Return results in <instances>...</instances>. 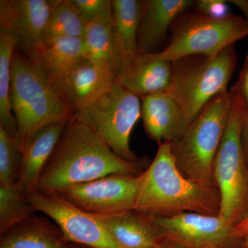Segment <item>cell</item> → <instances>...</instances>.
I'll return each mask as SVG.
<instances>
[{
  "label": "cell",
  "instance_id": "cell-6",
  "mask_svg": "<svg viewBox=\"0 0 248 248\" xmlns=\"http://www.w3.org/2000/svg\"><path fill=\"white\" fill-rule=\"evenodd\" d=\"M236 63L234 45L217 56L190 55L172 62V78L166 91L182 107L188 125L212 99L228 91Z\"/></svg>",
  "mask_w": 248,
  "mask_h": 248
},
{
  "label": "cell",
  "instance_id": "cell-20",
  "mask_svg": "<svg viewBox=\"0 0 248 248\" xmlns=\"http://www.w3.org/2000/svg\"><path fill=\"white\" fill-rule=\"evenodd\" d=\"M26 55L45 72L51 81L84 58V39L70 37L53 39L42 42Z\"/></svg>",
  "mask_w": 248,
  "mask_h": 248
},
{
  "label": "cell",
  "instance_id": "cell-8",
  "mask_svg": "<svg viewBox=\"0 0 248 248\" xmlns=\"http://www.w3.org/2000/svg\"><path fill=\"white\" fill-rule=\"evenodd\" d=\"M170 32L169 45L158 52L161 58L173 62L190 55L215 57L248 37V22L244 16L233 14L214 18L187 11L175 19Z\"/></svg>",
  "mask_w": 248,
  "mask_h": 248
},
{
  "label": "cell",
  "instance_id": "cell-26",
  "mask_svg": "<svg viewBox=\"0 0 248 248\" xmlns=\"http://www.w3.org/2000/svg\"><path fill=\"white\" fill-rule=\"evenodd\" d=\"M21 162L22 154L17 140L0 126V185L17 184Z\"/></svg>",
  "mask_w": 248,
  "mask_h": 248
},
{
  "label": "cell",
  "instance_id": "cell-16",
  "mask_svg": "<svg viewBox=\"0 0 248 248\" xmlns=\"http://www.w3.org/2000/svg\"><path fill=\"white\" fill-rule=\"evenodd\" d=\"M141 117L145 131L159 144L171 143L188 126L185 112L166 91L141 98Z\"/></svg>",
  "mask_w": 248,
  "mask_h": 248
},
{
  "label": "cell",
  "instance_id": "cell-15",
  "mask_svg": "<svg viewBox=\"0 0 248 248\" xmlns=\"http://www.w3.org/2000/svg\"><path fill=\"white\" fill-rule=\"evenodd\" d=\"M94 216L123 248H159L168 239L151 216L135 210Z\"/></svg>",
  "mask_w": 248,
  "mask_h": 248
},
{
  "label": "cell",
  "instance_id": "cell-1",
  "mask_svg": "<svg viewBox=\"0 0 248 248\" xmlns=\"http://www.w3.org/2000/svg\"><path fill=\"white\" fill-rule=\"evenodd\" d=\"M145 164L143 159H121L91 129L73 120L66 125L35 191L58 192L110 174L140 175Z\"/></svg>",
  "mask_w": 248,
  "mask_h": 248
},
{
  "label": "cell",
  "instance_id": "cell-9",
  "mask_svg": "<svg viewBox=\"0 0 248 248\" xmlns=\"http://www.w3.org/2000/svg\"><path fill=\"white\" fill-rule=\"evenodd\" d=\"M28 197L36 212L51 218L73 244L88 248H123L94 215L76 208L60 194L33 191Z\"/></svg>",
  "mask_w": 248,
  "mask_h": 248
},
{
  "label": "cell",
  "instance_id": "cell-17",
  "mask_svg": "<svg viewBox=\"0 0 248 248\" xmlns=\"http://www.w3.org/2000/svg\"><path fill=\"white\" fill-rule=\"evenodd\" d=\"M192 0H143L138 34L139 51L156 53L181 14L193 9Z\"/></svg>",
  "mask_w": 248,
  "mask_h": 248
},
{
  "label": "cell",
  "instance_id": "cell-34",
  "mask_svg": "<svg viewBox=\"0 0 248 248\" xmlns=\"http://www.w3.org/2000/svg\"><path fill=\"white\" fill-rule=\"evenodd\" d=\"M245 241V246H246V248H248V236H246L244 239Z\"/></svg>",
  "mask_w": 248,
  "mask_h": 248
},
{
  "label": "cell",
  "instance_id": "cell-13",
  "mask_svg": "<svg viewBox=\"0 0 248 248\" xmlns=\"http://www.w3.org/2000/svg\"><path fill=\"white\" fill-rule=\"evenodd\" d=\"M116 79L86 58H81L50 81L52 89L74 115L102 94Z\"/></svg>",
  "mask_w": 248,
  "mask_h": 248
},
{
  "label": "cell",
  "instance_id": "cell-23",
  "mask_svg": "<svg viewBox=\"0 0 248 248\" xmlns=\"http://www.w3.org/2000/svg\"><path fill=\"white\" fill-rule=\"evenodd\" d=\"M16 48L14 38L0 34V126L17 141V124L10 102L11 68Z\"/></svg>",
  "mask_w": 248,
  "mask_h": 248
},
{
  "label": "cell",
  "instance_id": "cell-3",
  "mask_svg": "<svg viewBox=\"0 0 248 248\" xmlns=\"http://www.w3.org/2000/svg\"><path fill=\"white\" fill-rule=\"evenodd\" d=\"M11 69L10 102L17 121L21 151L39 129L55 122L68 124L74 115L54 92L45 72L16 48Z\"/></svg>",
  "mask_w": 248,
  "mask_h": 248
},
{
  "label": "cell",
  "instance_id": "cell-29",
  "mask_svg": "<svg viewBox=\"0 0 248 248\" xmlns=\"http://www.w3.org/2000/svg\"><path fill=\"white\" fill-rule=\"evenodd\" d=\"M236 84L244 101L246 110L248 111V55L240 73L239 81Z\"/></svg>",
  "mask_w": 248,
  "mask_h": 248
},
{
  "label": "cell",
  "instance_id": "cell-11",
  "mask_svg": "<svg viewBox=\"0 0 248 248\" xmlns=\"http://www.w3.org/2000/svg\"><path fill=\"white\" fill-rule=\"evenodd\" d=\"M170 241L186 248H236L232 227L218 216L184 213L170 217L151 216Z\"/></svg>",
  "mask_w": 248,
  "mask_h": 248
},
{
  "label": "cell",
  "instance_id": "cell-24",
  "mask_svg": "<svg viewBox=\"0 0 248 248\" xmlns=\"http://www.w3.org/2000/svg\"><path fill=\"white\" fill-rule=\"evenodd\" d=\"M28 195L16 185H0V234L35 215Z\"/></svg>",
  "mask_w": 248,
  "mask_h": 248
},
{
  "label": "cell",
  "instance_id": "cell-10",
  "mask_svg": "<svg viewBox=\"0 0 248 248\" xmlns=\"http://www.w3.org/2000/svg\"><path fill=\"white\" fill-rule=\"evenodd\" d=\"M140 175L114 174L68 186L57 193L76 208L94 215L134 210Z\"/></svg>",
  "mask_w": 248,
  "mask_h": 248
},
{
  "label": "cell",
  "instance_id": "cell-14",
  "mask_svg": "<svg viewBox=\"0 0 248 248\" xmlns=\"http://www.w3.org/2000/svg\"><path fill=\"white\" fill-rule=\"evenodd\" d=\"M172 72V62L161 58L158 52L138 50L123 62L116 80L141 99L169 89Z\"/></svg>",
  "mask_w": 248,
  "mask_h": 248
},
{
  "label": "cell",
  "instance_id": "cell-19",
  "mask_svg": "<svg viewBox=\"0 0 248 248\" xmlns=\"http://www.w3.org/2000/svg\"><path fill=\"white\" fill-rule=\"evenodd\" d=\"M0 248H81L66 239L60 228L33 216L1 235Z\"/></svg>",
  "mask_w": 248,
  "mask_h": 248
},
{
  "label": "cell",
  "instance_id": "cell-12",
  "mask_svg": "<svg viewBox=\"0 0 248 248\" xmlns=\"http://www.w3.org/2000/svg\"><path fill=\"white\" fill-rule=\"evenodd\" d=\"M62 0H0V34L27 55L42 43L50 16Z\"/></svg>",
  "mask_w": 248,
  "mask_h": 248
},
{
  "label": "cell",
  "instance_id": "cell-25",
  "mask_svg": "<svg viewBox=\"0 0 248 248\" xmlns=\"http://www.w3.org/2000/svg\"><path fill=\"white\" fill-rule=\"evenodd\" d=\"M86 24L68 0H62L50 16L42 42L60 37L84 38Z\"/></svg>",
  "mask_w": 248,
  "mask_h": 248
},
{
  "label": "cell",
  "instance_id": "cell-22",
  "mask_svg": "<svg viewBox=\"0 0 248 248\" xmlns=\"http://www.w3.org/2000/svg\"><path fill=\"white\" fill-rule=\"evenodd\" d=\"M112 29L121 63L139 50L143 0H112Z\"/></svg>",
  "mask_w": 248,
  "mask_h": 248
},
{
  "label": "cell",
  "instance_id": "cell-7",
  "mask_svg": "<svg viewBox=\"0 0 248 248\" xmlns=\"http://www.w3.org/2000/svg\"><path fill=\"white\" fill-rule=\"evenodd\" d=\"M140 97L116 80L95 99L74 113V120L95 134L121 159L139 162L130 148L132 130L141 117Z\"/></svg>",
  "mask_w": 248,
  "mask_h": 248
},
{
  "label": "cell",
  "instance_id": "cell-27",
  "mask_svg": "<svg viewBox=\"0 0 248 248\" xmlns=\"http://www.w3.org/2000/svg\"><path fill=\"white\" fill-rule=\"evenodd\" d=\"M86 24L112 19V0H68Z\"/></svg>",
  "mask_w": 248,
  "mask_h": 248
},
{
  "label": "cell",
  "instance_id": "cell-35",
  "mask_svg": "<svg viewBox=\"0 0 248 248\" xmlns=\"http://www.w3.org/2000/svg\"></svg>",
  "mask_w": 248,
  "mask_h": 248
},
{
  "label": "cell",
  "instance_id": "cell-30",
  "mask_svg": "<svg viewBox=\"0 0 248 248\" xmlns=\"http://www.w3.org/2000/svg\"><path fill=\"white\" fill-rule=\"evenodd\" d=\"M241 141L242 145L243 151L246 162L248 166V111L245 110L241 119Z\"/></svg>",
  "mask_w": 248,
  "mask_h": 248
},
{
  "label": "cell",
  "instance_id": "cell-28",
  "mask_svg": "<svg viewBox=\"0 0 248 248\" xmlns=\"http://www.w3.org/2000/svg\"><path fill=\"white\" fill-rule=\"evenodd\" d=\"M194 9L208 17L224 18L231 14L228 1L225 0H198L195 1Z\"/></svg>",
  "mask_w": 248,
  "mask_h": 248
},
{
  "label": "cell",
  "instance_id": "cell-21",
  "mask_svg": "<svg viewBox=\"0 0 248 248\" xmlns=\"http://www.w3.org/2000/svg\"><path fill=\"white\" fill-rule=\"evenodd\" d=\"M83 39L84 58L117 79L122 63L116 48L112 19L86 24Z\"/></svg>",
  "mask_w": 248,
  "mask_h": 248
},
{
  "label": "cell",
  "instance_id": "cell-32",
  "mask_svg": "<svg viewBox=\"0 0 248 248\" xmlns=\"http://www.w3.org/2000/svg\"><path fill=\"white\" fill-rule=\"evenodd\" d=\"M229 2L237 6L245 15V18L248 22V0H231Z\"/></svg>",
  "mask_w": 248,
  "mask_h": 248
},
{
  "label": "cell",
  "instance_id": "cell-33",
  "mask_svg": "<svg viewBox=\"0 0 248 248\" xmlns=\"http://www.w3.org/2000/svg\"><path fill=\"white\" fill-rule=\"evenodd\" d=\"M159 248H186L183 247L182 246H179L176 244V243L172 242V241H170L169 239H167L166 242L164 243L162 246Z\"/></svg>",
  "mask_w": 248,
  "mask_h": 248
},
{
  "label": "cell",
  "instance_id": "cell-18",
  "mask_svg": "<svg viewBox=\"0 0 248 248\" xmlns=\"http://www.w3.org/2000/svg\"><path fill=\"white\" fill-rule=\"evenodd\" d=\"M68 124L55 122L35 132L21 150L20 176L17 186L26 195L35 190L41 174Z\"/></svg>",
  "mask_w": 248,
  "mask_h": 248
},
{
  "label": "cell",
  "instance_id": "cell-2",
  "mask_svg": "<svg viewBox=\"0 0 248 248\" xmlns=\"http://www.w3.org/2000/svg\"><path fill=\"white\" fill-rule=\"evenodd\" d=\"M219 209L218 190L187 179L178 169L170 143H160L155 159L140 174L134 210L170 217L184 213L218 216Z\"/></svg>",
  "mask_w": 248,
  "mask_h": 248
},
{
  "label": "cell",
  "instance_id": "cell-4",
  "mask_svg": "<svg viewBox=\"0 0 248 248\" xmlns=\"http://www.w3.org/2000/svg\"><path fill=\"white\" fill-rule=\"evenodd\" d=\"M232 102L231 92L220 93L203 107L180 137L170 143L178 169L196 184L217 188L214 164L229 121Z\"/></svg>",
  "mask_w": 248,
  "mask_h": 248
},
{
  "label": "cell",
  "instance_id": "cell-31",
  "mask_svg": "<svg viewBox=\"0 0 248 248\" xmlns=\"http://www.w3.org/2000/svg\"><path fill=\"white\" fill-rule=\"evenodd\" d=\"M232 233L235 239L239 241L248 236V216L233 228Z\"/></svg>",
  "mask_w": 248,
  "mask_h": 248
},
{
  "label": "cell",
  "instance_id": "cell-5",
  "mask_svg": "<svg viewBox=\"0 0 248 248\" xmlns=\"http://www.w3.org/2000/svg\"><path fill=\"white\" fill-rule=\"evenodd\" d=\"M232 94L231 115L214 164V179L220 197L218 217L234 228L248 216V166L241 141L246 107L237 86Z\"/></svg>",
  "mask_w": 248,
  "mask_h": 248
}]
</instances>
